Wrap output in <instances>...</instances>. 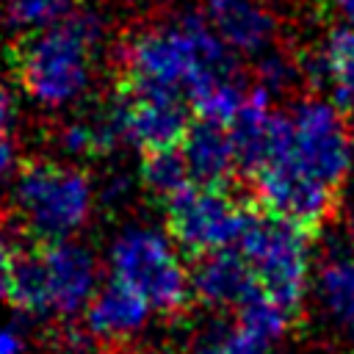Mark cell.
<instances>
[{
  "instance_id": "cb8c5ba5",
  "label": "cell",
  "mask_w": 354,
  "mask_h": 354,
  "mask_svg": "<svg viewBox=\"0 0 354 354\" xmlns=\"http://www.w3.org/2000/svg\"><path fill=\"white\" fill-rule=\"evenodd\" d=\"M14 249L8 243V238L0 232V296H8V285H11V268H14Z\"/></svg>"
},
{
  "instance_id": "d6986e66",
  "label": "cell",
  "mask_w": 354,
  "mask_h": 354,
  "mask_svg": "<svg viewBox=\"0 0 354 354\" xmlns=\"http://www.w3.org/2000/svg\"><path fill=\"white\" fill-rule=\"evenodd\" d=\"M77 0H0V17L14 30H41L75 11Z\"/></svg>"
},
{
  "instance_id": "ffe728a7",
  "label": "cell",
  "mask_w": 354,
  "mask_h": 354,
  "mask_svg": "<svg viewBox=\"0 0 354 354\" xmlns=\"http://www.w3.org/2000/svg\"><path fill=\"white\" fill-rule=\"evenodd\" d=\"M235 313H238V318H235L238 326H243L246 332H252V335H257V337H263L268 343L279 340L285 335L288 324H290V313L282 310L279 304H274L260 290L252 293Z\"/></svg>"
},
{
  "instance_id": "484cf974",
  "label": "cell",
  "mask_w": 354,
  "mask_h": 354,
  "mask_svg": "<svg viewBox=\"0 0 354 354\" xmlns=\"http://www.w3.org/2000/svg\"><path fill=\"white\" fill-rule=\"evenodd\" d=\"M14 166H17V152H14V144H11L6 136H0V185H3V183L11 177Z\"/></svg>"
},
{
  "instance_id": "603a6c76",
  "label": "cell",
  "mask_w": 354,
  "mask_h": 354,
  "mask_svg": "<svg viewBox=\"0 0 354 354\" xmlns=\"http://www.w3.org/2000/svg\"><path fill=\"white\" fill-rule=\"evenodd\" d=\"M17 119V94H14V86L0 77V136H6L11 130Z\"/></svg>"
},
{
  "instance_id": "d4e9b609",
  "label": "cell",
  "mask_w": 354,
  "mask_h": 354,
  "mask_svg": "<svg viewBox=\"0 0 354 354\" xmlns=\"http://www.w3.org/2000/svg\"><path fill=\"white\" fill-rule=\"evenodd\" d=\"M0 354H25V340L17 329L0 326Z\"/></svg>"
},
{
  "instance_id": "5bb4252c",
  "label": "cell",
  "mask_w": 354,
  "mask_h": 354,
  "mask_svg": "<svg viewBox=\"0 0 354 354\" xmlns=\"http://www.w3.org/2000/svg\"><path fill=\"white\" fill-rule=\"evenodd\" d=\"M207 19L218 39L238 53H260L277 36V17L260 0H207Z\"/></svg>"
},
{
  "instance_id": "ba28073f",
  "label": "cell",
  "mask_w": 354,
  "mask_h": 354,
  "mask_svg": "<svg viewBox=\"0 0 354 354\" xmlns=\"http://www.w3.org/2000/svg\"><path fill=\"white\" fill-rule=\"evenodd\" d=\"M252 191L263 216L288 221L310 235L332 216L337 202V191L321 185L288 158L260 166L252 174Z\"/></svg>"
},
{
  "instance_id": "7a4b0ae2",
  "label": "cell",
  "mask_w": 354,
  "mask_h": 354,
  "mask_svg": "<svg viewBox=\"0 0 354 354\" xmlns=\"http://www.w3.org/2000/svg\"><path fill=\"white\" fill-rule=\"evenodd\" d=\"M102 36V17L91 8H77L25 39L17 58V77L25 94L44 108L72 105L91 83Z\"/></svg>"
},
{
  "instance_id": "52a82bcc",
  "label": "cell",
  "mask_w": 354,
  "mask_h": 354,
  "mask_svg": "<svg viewBox=\"0 0 354 354\" xmlns=\"http://www.w3.org/2000/svg\"><path fill=\"white\" fill-rule=\"evenodd\" d=\"M290 144L279 158H288L304 174L337 191L354 160L351 130L343 111L324 100H301L290 113Z\"/></svg>"
},
{
  "instance_id": "2e32d148",
  "label": "cell",
  "mask_w": 354,
  "mask_h": 354,
  "mask_svg": "<svg viewBox=\"0 0 354 354\" xmlns=\"http://www.w3.org/2000/svg\"><path fill=\"white\" fill-rule=\"evenodd\" d=\"M8 301L25 318H47V315H53L50 290H47V274H44V263H41L39 246L36 249H25V252H19L14 257Z\"/></svg>"
},
{
  "instance_id": "8fae6325",
  "label": "cell",
  "mask_w": 354,
  "mask_h": 354,
  "mask_svg": "<svg viewBox=\"0 0 354 354\" xmlns=\"http://www.w3.org/2000/svg\"><path fill=\"white\" fill-rule=\"evenodd\" d=\"M180 152L185 158L191 183L207 185V188H224L227 180L238 171L235 147L230 138V127L210 122V119H191L185 138L180 144Z\"/></svg>"
},
{
  "instance_id": "4fadbf2b",
  "label": "cell",
  "mask_w": 354,
  "mask_h": 354,
  "mask_svg": "<svg viewBox=\"0 0 354 354\" xmlns=\"http://www.w3.org/2000/svg\"><path fill=\"white\" fill-rule=\"evenodd\" d=\"M149 301L130 285L105 282L86 307V329L97 340H127L144 329L149 318Z\"/></svg>"
},
{
  "instance_id": "277c9868",
  "label": "cell",
  "mask_w": 354,
  "mask_h": 354,
  "mask_svg": "<svg viewBox=\"0 0 354 354\" xmlns=\"http://www.w3.org/2000/svg\"><path fill=\"white\" fill-rule=\"evenodd\" d=\"M238 252L246 260L257 290L296 315L307 293L310 232L254 210L241 235Z\"/></svg>"
},
{
  "instance_id": "5b68a950",
  "label": "cell",
  "mask_w": 354,
  "mask_h": 354,
  "mask_svg": "<svg viewBox=\"0 0 354 354\" xmlns=\"http://www.w3.org/2000/svg\"><path fill=\"white\" fill-rule=\"evenodd\" d=\"M111 271L113 279L138 290L152 310L177 315L185 310L191 290V271L183 268L166 235L152 227H127L111 243Z\"/></svg>"
},
{
  "instance_id": "44dd1931",
  "label": "cell",
  "mask_w": 354,
  "mask_h": 354,
  "mask_svg": "<svg viewBox=\"0 0 354 354\" xmlns=\"http://www.w3.org/2000/svg\"><path fill=\"white\" fill-rule=\"evenodd\" d=\"M196 354H271V343L243 326H216L202 335Z\"/></svg>"
},
{
  "instance_id": "e0dca14e",
  "label": "cell",
  "mask_w": 354,
  "mask_h": 354,
  "mask_svg": "<svg viewBox=\"0 0 354 354\" xmlns=\"http://www.w3.org/2000/svg\"><path fill=\"white\" fill-rule=\"evenodd\" d=\"M318 290L326 313L348 332H354V254L335 257L318 277Z\"/></svg>"
},
{
  "instance_id": "30bf717a",
  "label": "cell",
  "mask_w": 354,
  "mask_h": 354,
  "mask_svg": "<svg viewBox=\"0 0 354 354\" xmlns=\"http://www.w3.org/2000/svg\"><path fill=\"white\" fill-rule=\"evenodd\" d=\"M39 252H41V263H44V274H47L53 315L72 318L80 310H86L97 293L94 254L75 241L39 243Z\"/></svg>"
},
{
  "instance_id": "7c38bea8",
  "label": "cell",
  "mask_w": 354,
  "mask_h": 354,
  "mask_svg": "<svg viewBox=\"0 0 354 354\" xmlns=\"http://www.w3.org/2000/svg\"><path fill=\"white\" fill-rule=\"evenodd\" d=\"M191 290L207 307H241L257 285L252 271L238 249H224L213 254H202L191 268Z\"/></svg>"
},
{
  "instance_id": "3957f363",
  "label": "cell",
  "mask_w": 354,
  "mask_h": 354,
  "mask_svg": "<svg viewBox=\"0 0 354 354\" xmlns=\"http://www.w3.org/2000/svg\"><path fill=\"white\" fill-rule=\"evenodd\" d=\"M19 227L39 243L72 241V235L91 216L88 177L58 160H25L11 191Z\"/></svg>"
},
{
  "instance_id": "6da1fadb",
  "label": "cell",
  "mask_w": 354,
  "mask_h": 354,
  "mask_svg": "<svg viewBox=\"0 0 354 354\" xmlns=\"http://www.w3.org/2000/svg\"><path fill=\"white\" fill-rule=\"evenodd\" d=\"M119 91L177 94L232 72L227 44L196 14L136 28L119 47Z\"/></svg>"
},
{
  "instance_id": "9c48e42d",
  "label": "cell",
  "mask_w": 354,
  "mask_h": 354,
  "mask_svg": "<svg viewBox=\"0 0 354 354\" xmlns=\"http://www.w3.org/2000/svg\"><path fill=\"white\" fill-rule=\"evenodd\" d=\"M124 141L136 144L141 152L177 149L191 124L180 94H152V91H119Z\"/></svg>"
},
{
  "instance_id": "4316f807",
  "label": "cell",
  "mask_w": 354,
  "mask_h": 354,
  "mask_svg": "<svg viewBox=\"0 0 354 354\" xmlns=\"http://www.w3.org/2000/svg\"><path fill=\"white\" fill-rule=\"evenodd\" d=\"M335 3V11L354 28V0H332Z\"/></svg>"
},
{
  "instance_id": "83f0119b",
  "label": "cell",
  "mask_w": 354,
  "mask_h": 354,
  "mask_svg": "<svg viewBox=\"0 0 354 354\" xmlns=\"http://www.w3.org/2000/svg\"><path fill=\"white\" fill-rule=\"evenodd\" d=\"M346 227H348V235H351V243H354V205L348 210V218H346Z\"/></svg>"
},
{
  "instance_id": "ac0fdd59",
  "label": "cell",
  "mask_w": 354,
  "mask_h": 354,
  "mask_svg": "<svg viewBox=\"0 0 354 354\" xmlns=\"http://www.w3.org/2000/svg\"><path fill=\"white\" fill-rule=\"evenodd\" d=\"M141 180L152 194H158L163 199H171L174 194L188 188L191 185V174H188V166H185V158H183L180 147L177 149L144 152Z\"/></svg>"
},
{
  "instance_id": "7402d4cb",
  "label": "cell",
  "mask_w": 354,
  "mask_h": 354,
  "mask_svg": "<svg viewBox=\"0 0 354 354\" xmlns=\"http://www.w3.org/2000/svg\"><path fill=\"white\" fill-rule=\"evenodd\" d=\"M301 69L285 55V53H268L260 64H257V88H263V91H268V94H274V91H285L290 83H293V77L299 75Z\"/></svg>"
},
{
  "instance_id": "8992f818",
  "label": "cell",
  "mask_w": 354,
  "mask_h": 354,
  "mask_svg": "<svg viewBox=\"0 0 354 354\" xmlns=\"http://www.w3.org/2000/svg\"><path fill=\"white\" fill-rule=\"evenodd\" d=\"M252 213V207L241 205L224 188H207L196 183L166 199L169 235L194 257L238 246Z\"/></svg>"
},
{
  "instance_id": "9a60e30c",
  "label": "cell",
  "mask_w": 354,
  "mask_h": 354,
  "mask_svg": "<svg viewBox=\"0 0 354 354\" xmlns=\"http://www.w3.org/2000/svg\"><path fill=\"white\" fill-rule=\"evenodd\" d=\"M315 86H329L337 108L354 113V30L335 28L324 47L318 50L315 61L301 69Z\"/></svg>"
}]
</instances>
